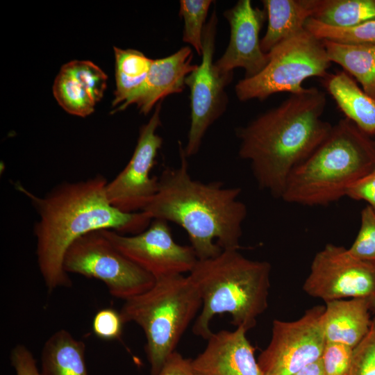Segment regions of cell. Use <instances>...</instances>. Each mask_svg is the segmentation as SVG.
I'll return each mask as SVG.
<instances>
[{
	"mask_svg": "<svg viewBox=\"0 0 375 375\" xmlns=\"http://www.w3.org/2000/svg\"><path fill=\"white\" fill-rule=\"evenodd\" d=\"M108 181L97 174L85 180L65 182L43 197L17 183L38 215L34 226L38 267L49 292L69 288L72 281L63 260L69 246L81 236L94 231L112 230L122 235L144 231L152 219L143 212H124L110 203Z\"/></svg>",
	"mask_w": 375,
	"mask_h": 375,
	"instance_id": "6da1fadb",
	"label": "cell"
},
{
	"mask_svg": "<svg viewBox=\"0 0 375 375\" xmlns=\"http://www.w3.org/2000/svg\"><path fill=\"white\" fill-rule=\"evenodd\" d=\"M326 104L324 92L304 88L237 129L239 156L249 162L260 188L281 198L292 171L332 128L322 118Z\"/></svg>",
	"mask_w": 375,
	"mask_h": 375,
	"instance_id": "7a4b0ae2",
	"label": "cell"
},
{
	"mask_svg": "<svg viewBox=\"0 0 375 375\" xmlns=\"http://www.w3.org/2000/svg\"><path fill=\"white\" fill-rule=\"evenodd\" d=\"M178 144L179 166L162 170L158 191L142 211L151 219L182 227L198 260L215 257L222 250L239 249L247 214L239 199L241 189L194 179L183 147Z\"/></svg>",
	"mask_w": 375,
	"mask_h": 375,
	"instance_id": "3957f363",
	"label": "cell"
},
{
	"mask_svg": "<svg viewBox=\"0 0 375 375\" xmlns=\"http://www.w3.org/2000/svg\"><path fill=\"white\" fill-rule=\"evenodd\" d=\"M238 250L197 260L188 274L202 301L192 333L205 340L212 333L210 323L217 315L229 314L236 328L248 331L268 307L270 263L249 259Z\"/></svg>",
	"mask_w": 375,
	"mask_h": 375,
	"instance_id": "277c9868",
	"label": "cell"
},
{
	"mask_svg": "<svg viewBox=\"0 0 375 375\" xmlns=\"http://www.w3.org/2000/svg\"><path fill=\"white\" fill-rule=\"evenodd\" d=\"M375 169V141L347 118L290 175L281 199L323 206L346 196L349 188Z\"/></svg>",
	"mask_w": 375,
	"mask_h": 375,
	"instance_id": "5b68a950",
	"label": "cell"
},
{
	"mask_svg": "<svg viewBox=\"0 0 375 375\" xmlns=\"http://www.w3.org/2000/svg\"><path fill=\"white\" fill-rule=\"evenodd\" d=\"M124 301L122 319L143 330L150 374L158 375L201 310L199 291L189 275L174 274L156 278L149 290Z\"/></svg>",
	"mask_w": 375,
	"mask_h": 375,
	"instance_id": "8992f818",
	"label": "cell"
},
{
	"mask_svg": "<svg viewBox=\"0 0 375 375\" xmlns=\"http://www.w3.org/2000/svg\"><path fill=\"white\" fill-rule=\"evenodd\" d=\"M268 53L269 61L258 74L235 85L240 101L264 100L279 92L302 91V83L312 76L326 77L331 66L321 40L306 29L284 40Z\"/></svg>",
	"mask_w": 375,
	"mask_h": 375,
	"instance_id": "52a82bcc",
	"label": "cell"
},
{
	"mask_svg": "<svg viewBox=\"0 0 375 375\" xmlns=\"http://www.w3.org/2000/svg\"><path fill=\"white\" fill-rule=\"evenodd\" d=\"M64 270L101 281L114 297L126 301L149 290L156 278L119 252L101 230L76 239L67 250Z\"/></svg>",
	"mask_w": 375,
	"mask_h": 375,
	"instance_id": "ba28073f",
	"label": "cell"
},
{
	"mask_svg": "<svg viewBox=\"0 0 375 375\" xmlns=\"http://www.w3.org/2000/svg\"><path fill=\"white\" fill-rule=\"evenodd\" d=\"M217 16L214 9L203 33L202 58L194 71L185 78L190 91V126L186 146L188 158L197 154L210 126L225 112L228 103L226 87L233 72H220L213 62Z\"/></svg>",
	"mask_w": 375,
	"mask_h": 375,
	"instance_id": "9c48e42d",
	"label": "cell"
},
{
	"mask_svg": "<svg viewBox=\"0 0 375 375\" xmlns=\"http://www.w3.org/2000/svg\"><path fill=\"white\" fill-rule=\"evenodd\" d=\"M324 310L317 306L296 320L273 321L270 341L257 358L262 375H295L321 358L326 343L320 323Z\"/></svg>",
	"mask_w": 375,
	"mask_h": 375,
	"instance_id": "30bf717a",
	"label": "cell"
},
{
	"mask_svg": "<svg viewBox=\"0 0 375 375\" xmlns=\"http://www.w3.org/2000/svg\"><path fill=\"white\" fill-rule=\"evenodd\" d=\"M303 290L325 302L375 294V265L353 256L348 249L327 244L314 256Z\"/></svg>",
	"mask_w": 375,
	"mask_h": 375,
	"instance_id": "8fae6325",
	"label": "cell"
},
{
	"mask_svg": "<svg viewBox=\"0 0 375 375\" xmlns=\"http://www.w3.org/2000/svg\"><path fill=\"white\" fill-rule=\"evenodd\" d=\"M101 231L119 252L155 278L190 273L198 260L190 245L174 241L168 222L163 219H152L144 231L135 235Z\"/></svg>",
	"mask_w": 375,
	"mask_h": 375,
	"instance_id": "7c38bea8",
	"label": "cell"
},
{
	"mask_svg": "<svg viewBox=\"0 0 375 375\" xmlns=\"http://www.w3.org/2000/svg\"><path fill=\"white\" fill-rule=\"evenodd\" d=\"M162 101L156 106L149 122L141 126L128 164L107 183L106 195L110 203L122 212L142 211L158 191V177L151 176V172L162 144V138L156 133L161 124Z\"/></svg>",
	"mask_w": 375,
	"mask_h": 375,
	"instance_id": "4fadbf2b",
	"label": "cell"
},
{
	"mask_svg": "<svg viewBox=\"0 0 375 375\" xmlns=\"http://www.w3.org/2000/svg\"><path fill=\"white\" fill-rule=\"evenodd\" d=\"M266 12L252 6L250 0H240L224 13L230 26V40L224 54L215 62L223 73L237 67L245 70L244 78L256 76L269 61L260 47L259 33Z\"/></svg>",
	"mask_w": 375,
	"mask_h": 375,
	"instance_id": "5bb4252c",
	"label": "cell"
},
{
	"mask_svg": "<svg viewBox=\"0 0 375 375\" xmlns=\"http://www.w3.org/2000/svg\"><path fill=\"white\" fill-rule=\"evenodd\" d=\"M247 332L242 327L212 332L203 351L192 359L194 374L262 375Z\"/></svg>",
	"mask_w": 375,
	"mask_h": 375,
	"instance_id": "9a60e30c",
	"label": "cell"
},
{
	"mask_svg": "<svg viewBox=\"0 0 375 375\" xmlns=\"http://www.w3.org/2000/svg\"><path fill=\"white\" fill-rule=\"evenodd\" d=\"M192 58L191 48L184 47L169 56L153 60L142 85L114 112L135 104L147 115L168 95L182 92L186 77L198 65L192 64Z\"/></svg>",
	"mask_w": 375,
	"mask_h": 375,
	"instance_id": "2e32d148",
	"label": "cell"
},
{
	"mask_svg": "<svg viewBox=\"0 0 375 375\" xmlns=\"http://www.w3.org/2000/svg\"><path fill=\"white\" fill-rule=\"evenodd\" d=\"M325 303L320 323L326 342L340 343L354 349L372 325L370 299L353 298Z\"/></svg>",
	"mask_w": 375,
	"mask_h": 375,
	"instance_id": "e0dca14e",
	"label": "cell"
},
{
	"mask_svg": "<svg viewBox=\"0 0 375 375\" xmlns=\"http://www.w3.org/2000/svg\"><path fill=\"white\" fill-rule=\"evenodd\" d=\"M267 15L266 33L260 40L262 51L267 53L276 45L305 30L313 17L317 0H263Z\"/></svg>",
	"mask_w": 375,
	"mask_h": 375,
	"instance_id": "ac0fdd59",
	"label": "cell"
},
{
	"mask_svg": "<svg viewBox=\"0 0 375 375\" xmlns=\"http://www.w3.org/2000/svg\"><path fill=\"white\" fill-rule=\"evenodd\" d=\"M324 85L346 118L367 135L375 133V99L361 90L346 72L324 77Z\"/></svg>",
	"mask_w": 375,
	"mask_h": 375,
	"instance_id": "d6986e66",
	"label": "cell"
},
{
	"mask_svg": "<svg viewBox=\"0 0 375 375\" xmlns=\"http://www.w3.org/2000/svg\"><path fill=\"white\" fill-rule=\"evenodd\" d=\"M85 344L69 331L60 329L45 342L42 349L41 375H88Z\"/></svg>",
	"mask_w": 375,
	"mask_h": 375,
	"instance_id": "ffe728a7",
	"label": "cell"
},
{
	"mask_svg": "<svg viewBox=\"0 0 375 375\" xmlns=\"http://www.w3.org/2000/svg\"><path fill=\"white\" fill-rule=\"evenodd\" d=\"M331 62L340 65L375 99V44H347L322 40Z\"/></svg>",
	"mask_w": 375,
	"mask_h": 375,
	"instance_id": "44dd1931",
	"label": "cell"
},
{
	"mask_svg": "<svg viewBox=\"0 0 375 375\" xmlns=\"http://www.w3.org/2000/svg\"><path fill=\"white\" fill-rule=\"evenodd\" d=\"M116 90L112 106H120L144 83L153 61L142 52L113 47Z\"/></svg>",
	"mask_w": 375,
	"mask_h": 375,
	"instance_id": "7402d4cb",
	"label": "cell"
},
{
	"mask_svg": "<svg viewBox=\"0 0 375 375\" xmlns=\"http://www.w3.org/2000/svg\"><path fill=\"white\" fill-rule=\"evenodd\" d=\"M312 18L332 26H356L375 19V0H317Z\"/></svg>",
	"mask_w": 375,
	"mask_h": 375,
	"instance_id": "603a6c76",
	"label": "cell"
},
{
	"mask_svg": "<svg viewBox=\"0 0 375 375\" xmlns=\"http://www.w3.org/2000/svg\"><path fill=\"white\" fill-rule=\"evenodd\" d=\"M53 94L58 104L71 115L85 117L94 110L97 103L86 89L62 67L55 78Z\"/></svg>",
	"mask_w": 375,
	"mask_h": 375,
	"instance_id": "cb8c5ba5",
	"label": "cell"
},
{
	"mask_svg": "<svg viewBox=\"0 0 375 375\" xmlns=\"http://www.w3.org/2000/svg\"><path fill=\"white\" fill-rule=\"evenodd\" d=\"M305 29L321 40L347 44H375V19L350 27H336L309 18Z\"/></svg>",
	"mask_w": 375,
	"mask_h": 375,
	"instance_id": "d4e9b609",
	"label": "cell"
},
{
	"mask_svg": "<svg viewBox=\"0 0 375 375\" xmlns=\"http://www.w3.org/2000/svg\"><path fill=\"white\" fill-rule=\"evenodd\" d=\"M211 0H181L179 14L184 20L183 40L201 56L203 33Z\"/></svg>",
	"mask_w": 375,
	"mask_h": 375,
	"instance_id": "484cf974",
	"label": "cell"
},
{
	"mask_svg": "<svg viewBox=\"0 0 375 375\" xmlns=\"http://www.w3.org/2000/svg\"><path fill=\"white\" fill-rule=\"evenodd\" d=\"M72 75L97 103L103 96L107 85V75L97 65L89 60H72L62 67Z\"/></svg>",
	"mask_w": 375,
	"mask_h": 375,
	"instance_id": "4316f807",
	"label": "cell"
},
{
	"mask_svg": "<svg viewBox=\"0 0 375 375\" xmlns=\"http://www.w3.org/2000/svg\"><path fill=\"white\" fill-rule=\"evenodd\" d=\"M360 215V229L348 250L356 258L375 265V212L367 205Z\"/></svg>",
	"mask_w": 375,
	"mask_h": 375,
	"instance_id": "83f0119b",
	"label": "cell"
},
{
	"mask_svg": "<svg viewBox=\"0 0 375 375\" xmlns=\"http://www.w3.org/2000/svg\"><path fill=\"white\" fill-rule=\"evenodd\" d=\"M348 375H375V318L366 336L353 349Z\"/></svg>",
	"mask_w": 375,
	"mask_h": 375,
	"instance_id": "f1b7e54d",
	"label": "cell"
},
{
	"mask_svg": "<svg viewBox=\"0 0 375 375\" xmlns=\"http://www.w3.org/2000/svg\"><path fill=\"white\" fill-rule=\"evenodd\" d=\"M353 349L336 342H326L321 360L326 375H348Z\"/></svg>",
	"mask_w": 375,
	"mask_h": 375,
	"instance_id": "f546056e",
	"label": "cell"
},
{
	"mask_svg": "<svg viewBox=\"0 0 375 375\" xmlns=\"http://www.w3.org/2000/svg\"><path fill=\"white\" fill-rule=\"evenodd\" d=\"M124 322L119 312L111 308L101 309L95 315L92 329L94 334L103 340H116L120 338Z\"/></svg>",
	"mask_w": 375,
	"mask_h": 375,
	"instance_id": "4dcf8cb0",
	"label": "cell"
},
{
	"mask_svg": "<svg viewBox=\"0 0 375 375\" xmlns=\"http://www.w3.org/2000/svg\"><path fill=\"white\" fill-rule=\"evenodd\" d=\"M10 362L16 375H41L32 352L24 344L12 349Z\"/></svg>",
	"mask_w": 375,
	"mask_h": 375,
	"instance_id": "1f68e13d",
	"label": "cell"
},
{
	"mask_svg": "<svg viewBox=\"0 0 375 375\" xmlns=\"http://www.w3.org/2000/svg\"><path fill=\"white\" fill-rule=\"evenodd\" d=\"M346 196L367 202L375 212V169L353 184Z\"/></svg>",
	"mask_w": 375,
	"mask_h": 375,
	"instance_id": "d6a6232c",
	"label": "cell"
},
{
	"mask_svg": "<svg viewBox=\"0 0 375 375\" xmlns=\"http://www.w3.org/2000/svg\"><path fill=\"white\" fill-rule=\"evenodd\" d=\"M158 375H195L192 359L175 351L167 359Z\"/></svg>",
	"mask_w": 375,
	"mask_h": 375,
	"instance_id": "836d02e7",
	"label": "cell"
},
{
	"mask_svg": "<svg viewBox=\"0 0 375 375\" xmlns=\"http://www.w3.org/2000/svg\"><path fill=\"white\" fill-rule=\"evenodd\" d=\"M295 375H326L321 358L305 366Z\"/></svg>",
	"mask_w": 375,
	"mask_h": 375,
	"instance_id": "e575fe53",
	"label": "cell"
},
{
	"mask_svg": "<svg viewBox=\"0 0 375 375\" xmlns=\"http://www.w3.org/2000/svg\"><path fill=\"white\" fill-rule=\"evenodd\" d=\"M371 300V306H372V310H373L374 315H375V294L374 296L370 299ZM375 318V316H374Z\"/></svg>",
	"mask_w": 375,
	"mask_h": 375,
	"instance_id": "d590c367",
	"label": "cell"
}]
</instances>
